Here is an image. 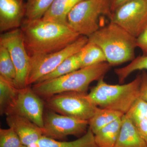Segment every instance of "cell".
Returning <instances> with one entry per match:
<instances>
[{
    "mask_svg": "<svg viewBox=\"0 0 147 147\" xmlns=\"http://www.w3.org/2000/svg\"><path fill=\"white\" fill-rule=\"evenodd\" d=\"M89 121L64 115L50 110L44 113L43 136L57 140L67 136L82 137L88 130Z\"/></svg>",
    "mask_w": 147,
    "mask_h": 147,
    "instance_id": "cell-9",
    "label": "cell"
},
{
    "mask_svg": "<svg viewBox=\"0 0 147 147\" xmlns=\"http://www.w3.org/2000/svg\"><path fill=\"white\" fill-rule=\"evenodd\" d=\"M28 147H98L95 141L94 134L89 127L87 132L79 139L70 142L60 141L43 136Z\"/></svg>",
    "mask_w": 147,
    "mask_h": 147,
    "instance_id": "cell-15",
    "label": "cell"
},
{
    "mask_svg": "<svg viewBox=\"0 0 147 147\" xmlns=\"http://www.w3.org/2000/svg\"><path fill=\"white\" fill-rule=\"evenodd\" d=\"M141 75L139 98L147 102V72L145 70H143Z\"/></svg>",
    "mask_w": 147,
    "mask_h": 147,
    "instance_id": "cell-28",
    "label": "cell"
},
{
    "mask_svg": "<svg viewBox=\"0 0 147 147\" xmlns=\"http://www.w3.org/2000/svg\"><path fill=\"white\" fill-rule=\"evenodd\" d=\"M110 22L137 38L147 26V0H131L111 14Z\"/></svg>",
    "mask_w": 147,
    "mask_h": 147,
    "instance_id": "cell-10",
    "label": "cell"
},
{
    "mask_svg": "<svg viewBox=\"0 0 147 147\" xmlns=\"http://www.w3.org/2000/svg\"><path fill=\"white\" fill-rule=\"evenodd\" d=\"M146 119L147 120V112L146 113Z\"/></svg>",
    "mask_w": 147,
    "mask_h": 147,
    "instance_id": "cell-31",
    "label": "cell"
},
{
    "mask_svg": "<svg viewBox=\"0 0 147 147\" xmlns=\"http://www.w3.org/2000/svg\"><path fill=\"white\" fill-rule=\"evenodd\" d=\"M20 89L12 82L0 76V112L8 115L15 104Z\"/></svg>",
    "mask_w": 147,
    "mask_h": 147,
    "instance_id": "cell-16",
    "label": "cell"
},
{
    "mask_svg": "<svg viewBox=\"0 0 147 147\" xmlns=\"http://www.w3.org/2000/svg\"><path fill=\"white\" fill-rule=\"evenodd\" d=\"M115 147H147L146 143L127 114L123 117L120 131Z\"/></svg>",
    "mask_w": 147,
    "mask_h": 147,
    "instance_id": "cell-14",
    "label": "cell"
},
{
    "mask_svg": "<svg viewBox=\"0 0 147 147\" xmlns=\"http://www.w3.org/2000/svg\"><path fill=\"white\" fill-rule=\"evenodd\" d=\"M0 147H28L12 128L0 129Z\"/></svg>",
    "mask_w": 147,
    "mask_h": 147,
    "instance_id": "cell-25",
    "label": "cell"
},
{
    "mask_svg": "<svg viewBox=\"0 0 147 147\" xmlns=\"http://www.w3.org/2000/svg\"><path fill=\"white\" fill-rule=\"evenodd\" d=\"M137 47L140 48L143 55H147V26L136 38Z\"/></svg>",
    "mask_w": 147,
    "mask_h": 147,
    "instance_id": "cell-27",
    "label": "cell"
},
{
    "mask_svg": "<svg viewBox=\"0 0 147 147\" xmlns=\"http://www.w3.org/2000/svg\"><path fill=\"white\" fill-rule=\"evenodd\" d=\"M21 29L25 45L31 55L57 52L74 42L81 36L67 23L42 18L23 21Z\"/></svg>",
    "mask_w": 147,
    "mask_h": 147,
    "instance_id": "cell-1",
    "label": "cell"
},
{
    "mask_svg": "<svg viewBox=\"0 0 147 147\" xmlns=\"http://www.w3.org/2000/svg\"><path fill=\"white\" fill-rule=\"evenodd\" d=\"M111 67L107 62L86 67L58 78L35 84L32 89L39 96L46 98L65 92L86 93L90 84L103 78Z\"/></svg>",
    "mask_w": 147,
    "mask_h": 147,
    "instance_id": "cell-3",
    "label": "cell"
},
{
    "mask_svg": "<svg viewBox=\"0 0 147 147\" xmlns=\"http://www.w3.org/2000/svg\"><path fill=\"white\" fill-rule=\"evenodd\" d=\"M0 76L14 84L16 69L8 50L1 45H0Z\"/></svg>",
    "mask_w": 147,
    "mask_h": 147,
    "instance_id": "cell-24",
    "label": "cell"
},
{
    "mask_svg": "<svg viewBox=\"0 0 147 147\" xmlns=\"http://www.w3.org/2000/svg\"><path fill=\"white\" fill-rule=\"evenodd\" d=\"M11 114L25 117L40 128H43L44 104L40 96L31 88L20 89L15 104L8 115Z\"/></svg>",
    "mask_w": 147,
    "mask_h": 147,
    "instance_id": "cell-11",
    "label": "cell"
},
{
    "mask_svg": "<svg viewBox=\"0 0 147 147\" xmlns=\"http://www.w3.org/2000/svg\"><path fill=\"white\" fill-rule=\"evenodd\" d=\"M131 0H113L110 3V9L115 11L120 6Z\"/></svg>",
    "mask_w": 147,
    "mask_h": 147,
    "instance_id": "cell-30",
    "label": "cell"
},
{
    "mask_svg": "<svg viewBox=\"0 0 147 147\" xmlns=\"http://www.w3.org/2000/svg\"><path fill=\"white\" fill-rule=\"evenodd\" d=\"M80 53L82 68L107 62L105 54L101 48L89 41Z\"/></svg>",
    "mask_w": 147,
    "mask_h": 147,
    "instance_id": "cell-21",
    "label": "cell"
},
{
    "mask_svg": "<svg viewBox=\"0 0 147 147\" xmlns=\"http://www.w3.org/2000/svg\"><path fill=\"white\" fill-rule=\"evenodd\" d=\"M134 123L140 135L147 144V120L144 119Z\"/></svg>",
    "mask_w": 147,
    "mask_h": 147,
    "instance_id": "cell-29",
    "label": "cell"
},
{
    "mask_svg": "<svg viewBox=\"0 0 147 147\" xmlns=\"http://www.w3.org/2000/svg\"><path fill=\"white\" fill-rule=\"evenodd\" d=\"M25 15L21 0H0V31H9L22 25Z\"/></svg>",
    "mask_w": 147,
    "mask_h": 147,
    "instance_id": "cell-13",
    "label": "cell"
},
{
    "mask_svg": "<svg viewBox=\"0 0 147 147\" xmlns=\"http://www.w3.org/2000/svg\"><path fill=\"white\" fill-rule=\"evenodd\" d=\"M46 105L50 110L61 115L88 121L97 108L86 93L77 92H65L47 98Z\"/></svg>",
    "mask_w": 147,
    "mask_h": 147,
    "instance_id": "cell-7",
    "label": "cell"
},
{
    "mask_svg": "<svg viewBox=\"0 0 147 147\" xmlns=\"http://www.w3.org/2000/svg\"><path fill=\"white\" fill-rule=\"evenodd\" d=\"M109 0H84L69 12L67 23L80 36L88 37L101 27L99 19L102 15L111 16Z\"/></svg>",
    "mask_w": 147,
    "mask_h": 147,
    "instance_id": "cell-5",
    "label": "cell"
},
{
    "mask_svg": "<svg viewBox=\"0 0 147 147\" xmlns=\"http://www.w3.org/2000/svg\"><path fill=\"white\" fill-rule=\"evenodd\" d=\"M147 70V55L139 56L127 65L115 69L120 84H123L131 73L137 70Z\"/></svg>",
    "mask_w": 147,
    "mask_h": 147,
    "instance_id": "cell-23",
    "label": "cell"
},
{
    "mask_svg": "<svg viewBox=\"0 0 147 147\" xmlns=\"http://www.w3.org/2000/svg\"><path fill=\"white\" fill-rule=\"evenodd\" d=\"M6 121L26 146L34 144L43 136L42 129L23 116L17 114L8 115Z\"/></svg>",
    "mask_w": 147,
    "mask_h": 147,
    "instance_id": "cell-12",
    "label": "cell"
},
{
    "mask_svg": "<svg viewBox=\"0 0 147 147\" xmlns=\"http://www.w3.org/2000/svg\"><path fill=\"white\" fill-rule=\"evenodd\" d=\"M88 41L102 50L111 66L121 64L135 59L136 38L120 26L110 22L90 36Z\"/></svg>",
    "mask_w": 147,
    "mask_h": 147,
    "instance_id": "cell-2",
    "label": "cell"
},
{
    "mask_svg": "<svg viewBox=\"0 0 147 147\" xmlns=\"http://www.w3.org/2000/svg\"><path fill=\"white\" fill-rule=\"evenodd\" d=\"M84 0H55L42 19L67 23L69 12L78 3Z\"/></svg>",
    "mask_w": 147,
    "mask_h": 147,
    "instance_id": "cell-18",
    "label": "cell"
},
{
    "mask_svg": "<svg viewBox=\"0 0 147 147\" xmlns=\"http://www.w3.org/2000/svg\"><path fill=\"white\" fill-rule=\"evenodd\" d=\"M55 0H28L25 7V15L28 20L42 18Z\"/></svg>",
    "mask_w": 147,
    "mask_h": 147,
    "instance_id": "cell-22",
    "label": "cell"
},
{
    "mask_svg": "<svg viewBox=\"0 0 147 147\" xmlns=\"http://www.w3.org/2000/svg\"><path fill=\"white\" fill-rule=\"evenodd\" d=\"M122 117L109 124L94 134L95 141L98 147H115L120 131Z\"/></svg>",
    "mask_w": 147,
    "mask_h": 147,
    "instance_id": "cell-17",
    "label": "cell"
},
{
    "mask_svg": "<svg viewBox=\"0 0 147 147\" xmlns=\"http://www.w3.org/2000/svg\"><path fill=\"white\" fill-rule=\"evenodd\" d=\"M0 45L7 49L13 61L16 71L15 86L19 89L28 87L30 56L27 52L21 29H14L1 34Z\"/></svg>",
    "mask_w": 147,
    "mask_h": 147,
    "instance_id": "cell-8",
    "label": "cell"
},
{
    "mask_svg": "<svg viewBox=\"0 0 147 147\" xmlns=\"http://www.w3.org/2000/svg\"><path fill=\"white\" fill-rule=\"evenodd\" d=\"M88 42V37L81 36L73 43L57 52L30 56L27 86L36 84L42 77L54 71L66 59L79 53Z\"/></svg>",
    "mask_w": 147,
    "mask_h": 147,
    "instance_id": "cell-6",
    "label": "cell"
},
{
    "mask_svg": "<svg viewBox=\"0 0 147 147\" xmlns=\"http://www.w3.org/2000/svg\"><path fill=\"white\" fill-rule=\"evenodd\" d=\"M124 115L119 111L97 107L93 116L89 121V127L95 134L109 124L122 117Z\"/></svg>",
    "mask_w": 147,
    "mask_h": 147,
    "instance_id": "cell-19",
    "label": "cell"
},
{
    "mask_svg": "<svg viewBox=\"0 0 147 147\" xmlns=\"http://www.w3.org/2000/svg\"><path fill=\"white\" fill-rule=\"evenodd\" d=\"M80 52L66 59L54 71L42 77L36 83L58 78L82 68Z\"/></svg>",
    "mask_w": 147,
    "mask_h": 147,
    "instance_id": "cell-20",
    "label": "cell"
},
{
    "mask_svg": "<svg viewBox=\"0 0 147 147\" xmlns=\"http://www.w3.org/2000/svg\"><path fill=\"white\" fill-rule=\"evenodd\" d=\"M147 112V102L139 98L126 114L135 123L146 119Z\"/></svg>",
    "mask_w": 147,
    "mask_h": 147,
    "instance_id": "cell-26",
    "label": "cell"
},
{
    "mask_svg": "<svg viewBox=\"0 0 147 147\" xmlns=\"http://www.w3.org/2000/svg\"><path fill=\"white\" fill-rule=\"evenodd\" d=\"M141 74L128 84L111 85L103 78L87 94L90 100L98 107L119 111L126 114L139 98Z\"/></svg>",
    "mask_w": 147,
    "mask_h": 147,
    "instance_id": "cell-4",
    "label": "cell"
}]
</instances>
